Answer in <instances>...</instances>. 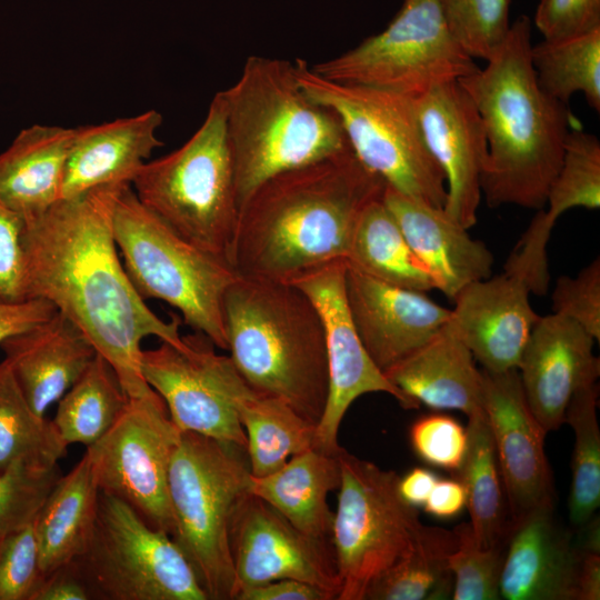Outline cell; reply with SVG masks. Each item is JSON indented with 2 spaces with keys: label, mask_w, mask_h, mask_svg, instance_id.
<instances>
[{
  "label": "cell",
  "mask_w": 600,
  "mask_h": 600,
  "mask_svg": "<svg viewBox=\"0 0 600 600\" xmlns=\"http://www.w3.org/2000/svg\"><path fill=\"white\" fill-rule=\"evenodd\" d=\"M121 186L61 199L24 220V292L27 299L50 301L73 322L112 367L128 398H140L153 391L140 369L142 340L157 337L180 348L183 339L181 318L164 321L152 312L120 261L112 210Z\"/></svg>",
  "instance_id": "obj_1"
},
{
  "label": "cell",
  "mask_w": 600,
  "mask_h": 600,
  "mask_svg": "<svg viewBox=\"0 0 600 600\" xmlns=\"http://www.w3.org/2000/svg\"><path fill=\"white\" fill-rule=\"evenodd\" d=\"M386 188L351 149L281 172L241 209L229 262L239 277L291 283L347 260L361 213Z\"/></svg>",
  "instance_id": "obj_2"
},
{
  "label": "cell",
  "mask_w": 600,
  "mask_h": 600,
  "mask_svg": "<svg viewBox=\"0 0 600 600\" xmlns=\"http://www.w3.org/2000/svg\"><path fill=\"white\" fill-rule=\"evenodd\" d=\"M531 28L529 17L520 16L486 67L459 80L484 124L488 154L481 193L492 208L543 209L573 128L568 104L538 84Z\"/></svg>",
  "instance_id": "obj_3"
},
{
  "label": "cell",
  "mask_w": 600,
  "mask_h": 600,
  "mask_svg": "<svg viewBox=\"0 0 600 600\" xmlns=\"http://www.w3.org/2000/svg\"><path fill=\"white\" fill-rule=\"evenodd\" d=\"M230 358L257 393L282 400L316 426L329 394L321 316L297 286L237 276L223 298Z\"/></svg>",
  "instance_id": "obj_4"
},
{
  "label": "cell",
  "mask_w": 600,
  "mask_h": 600,
  "mask_svg": "<svg viewBox=\"0 0 600 600\" xmlns=\"http://www.w3.org/2000/svg\"><path fill=\"white\" fill-rule=\"evenodd\" d=\"M219 92L239 213L268 179L351 149L338 116L306 94L288 60L250 56Z\"/></svg>",
  "instance_id": "obj_5"
},
{
  "label": "cell",
  "mask_w": 600,
  "mask_h": 600,
  "mask_svg": "<svg viewBox=\"0 0 600 600\" xmlns=\"http://www.w3.org/2000/svg\"><path fill=\"white\" fill-rule=\"evenodd\" d=\"M250 481L244 448L182 431L168 476L171 537L208 599H234L230 526L236 509L250 492Z\"/></svg>",
  "instance_id": "obj_6"
},
{
  "label": "cell",
  "mask_w": 600,
  "mask_h": 600,
  "mask_svg": "<svg viewBox=\"0 0 600 600\" xmlns=\"http://www.w3.org/2000/svg\"><path fill=\"white\" fill-rule=\"evenodd\" d=\"M112 231L139 296L169 303L196 332L227 350L223 298L237 278L229 261L180 237L140 202L130 183L117 192Z\"/></svg>",
  "instance_id": "obj_7"
},
{
  "label": "cell",
  "mask_w": 600,
  "mask_h": 600,
  "mask_svg": "<svg viewBox=\"0 0 600 600\" xmlns=\"http://www.w3.org/2000/svg\"><path fill=\"white\" fill-rule=\"evenodd\" d=\"M131 187L140 202L180 237L229 261L239 208L220 92L191 138L144 162Z\"/></svg>",
  "instance_id": "obj_8"
},
{
  "label": "cell",
  "mask_w": 600,
  "mask_h": 600,
  "mask_svg": "<svg viewBox=\"0 0 600 600\" xmlns=\"http://www.w3.org/2000/svg\"><path fill=\"white\" fill-rule=\"evenodd\" d=\"M294 66L306 94L338 116L352 152L367 168L398 192L443 208L446 177L424 141L414 98L329 80L302 59Z\"/></svg>",
  "instance_id": "obj_9"
},
{
  "label": "cell",
  "mask_w": 600,
  "mask_h": 600,
  "mask_svg": "<svg viewBox=\"0 0 600 600\" xmlns=\"http://www.w3.org/2000/svg\"><path fill=\"white\" fill-rule=\"evenodd\" d=\"M70 564L91 599L208 600L172 537L101 490L87 542Z\"/></svg>",
  "instance_id": "obj_10"
},
{
  "label": "cell",
  "mask_w": 600,
  "mask_h": 600,
  "mask_svg": "<svg viewBox=\"0 0 600 600\" xmlns=\"http://www.w3.org/2000/svg\"><path fill=\"white\" fill-rule=\"evenodd\" d=\"M333 514V546L340 592L337 600H364L370 586L414 546L423 523L418 508L398 490L399 476L346 449Z\"/></svg>",
  "instance_id": "obj_11"
},
{
  "label": "cell",
  "mask_w": 600,
  "mask_h": 600,
  "mask_svg": "<svg viewBox=\"0 0 600 600\" xmlns=\"http://www.w3.org/2000/svg\"><path fill=\"white\" fill-rule=\"evenodd\" d=\"M478 68L451 33L438 0H403L381 32L311 69L342 83L418 98Z\"/></svg>",
  "instance_id": "obj_12"
},
{
  "label": "cell",
  "mask_w": 600,
  "mask_h": 600,
  "mask_svg": "<svg viewBox=\"0 0 600 600\" xmlns=\"http://www.w3.org/2000/svg\"><path fill=\"white\" fill-rule=\"evenodd\" d=\"M181 433L153 390L129 398L111 428L87 447L100 490L122 499L150 526L170 536L168 476Z\"/></svg>",
  "instance_id": "obj_13"
},
{
  "label": "cell",
  "mask_w": 600,
  "mask_h": 600,
  "mask_svg": "<svg viewBox=\"0 0 600 600\" xmlns=\"http://www.w3.org/2000/svg\"><path fill=\"white\" fill-rule=\"evenodd\" d=\"M183 346L162 343L142 350L140 369L146 382L163 399L181 431L201 433L247 450V437L231 402L244 381L229 356L196 332L182 337Z\"/></svg>",
  "instance_id": "obj_14"
},
{
  "label": "cell",
  "mask_w": 600,
  "mask_h": 600,
  "mask_svg": "<svg viewBox=\"0 0 600 600\" xmlns=\"http://www.w3.org/2000/svg\"><path fill=\"white\" fill-rule=\"evenodd\" d=\"M347 260L310 270L291 283L317 307L323 323L329 368V394L316 428V448L337 453L338 432L351 403L370 392L392 396L404 409L419 404L389 381L366 350L350 316L346 297Z\"/></svg>",
  "instance_id": "obj_15"
},
{
  "label": "cell",
  "mask_w": 600,
  "mask_h": 600,
  "mask_svg": "<svg viewBox=\"0 0 600 600\" xmlns=\"http://www.w3.org/2000/svg\"><path fill=\"white\" fill-rule=\"evenodd\" d=\"M230 547L233 600L243 589L281 579L313 584L338 599L341 583L331 538L300 531L250 492L233 513Z\"/></svg>",
  "instance_id": "obj_16"
},
{
  "label": "cell",
  "mask_w": 600,
  "mask_h": 600,
  "mask_svg": "<svg viewBox=\"0 0 600 600\" xmlns=\"http://www.w3.org/2000/svg\"><path fill=\"white\" fill-rule=\"evenodd\" d=\"M414 101L424 141L446 177L443 210L468 230L477 223L482 197L488 154L483 121L459 81L439 84Z\"/></svg>",
  "instance_id": "obj_17"
},
{
  "label": "cell",
  "mask_w": 600,
  "mask_h": 600,
  "mask_svg": "<svg viewBox=\"0 0 600 600\" xmlns=\"http://www.w3.org/2000/svg\"><path fill=\"white\" fill-rule=\"evenodd\" d=\"M483 374V410L493 438L510 521L553 500L547 431L532 414L517 369Z\"/></svg>",
  "instance_id": "obj_18"
},
{
  "label": "cell",
  "mask_w": 600,
  "mask_h": 600,
  "mask_svg": "<svg viewBox=\"0 0 600 600\" xmlns=\"http://www.w3.org/2000/svg\"><path fill=\"white\" fill-rule=\"evenodd\" d=\"M346 297L358 334L383 373L431 340L451 313L423 291L383 282L348 263Z\"/></svg>",
  "instance_id": "obj_19"
},
{
  "label": "cell",
  "mask_w": 600,
  "mask_h": 600,
  "mask_svg": "<svg viewBox=\"0 0 600 600\" xmlns=\"http://www.w3.org/2000/svg\"><path fill=\"white\" fill-rule=\"evenodd\" d=\"M594 342L576 321L553 312L539 316L533 324L517 370L526 401L547 432L564 423L574 392L598 381Z\"/></svg>",
  "instance_id": "obj_20"
},
{
  "label": "cell",
  "mask_w": 600,
  "mask_h": 600,
  "mask_svg": "<svg viewBox=\"0 0 600 600\" xmlns=\"http://www.w3.org/2000/svg\"><path fill=\"white\" fill-rule=\"evenodd\" d=\"M581 552L556 520L553 500L510 521L500 576L506 600H578Z\"/></svg>",
  "instance_id": "obj_21"
},
{
  "label": "cell",
  "mask_w": 600,
  "mask_h": 600,
  "mask_svg": "<svg viewBox=\"0 0 600 600\" xmlns=\"http://www.w3.org/2000/svg\"><path fill=\"white\" fill-rule=\"evenodd\" d=\"M530 291L503 272L474 281L454 298L448 323L489 372L517 369L521 352L539 314Z\"/></svg>",
  "instance_id": "obj_22"
},
{
  "label": "cell",
  "mask_w": 600,
  "mask_h": 600,
  "mask_svg": "<svg viewBox=\"0 0 600 600\" xmlns=\"http://www.w3.org/2000/svg\"><path fill=\"white\" fill-rule=\"evenodd\" d=\"M383 203L428 269L434 289L450 300L468 284L491 277L493 254L481 240L437 208L387 186Z\"/></svg>",
  "instance_id": "obj_23"
},
{
  "label": "cell",
  "mask_w": 600,
  "mask_h": 600,
  "mask_svg": "<svg viewBox=\"0 0 600 600\" xmlns=\"http://www.w3.org/2000/svg\"><path fill=\"white\" fill-rule=\"evenodd\" d=\"M0 348L27 401L39 416L61 399L98 354L83 332L59 311L7 338Z\"/></svg>",
  "instance_id": "obj_24"
},
{
  "label": "cell",
  "mask_w": 600,
  "mask_h": 600,
  "mask_svg": "<svg viewBox=\"0 0 600 600\" xmlns=\"http://www.w3.org/2000/svg\"><path fill=\"white\" fill-rule=\"evenodd\" d=\"M162 121L159 111L148 110L133 117L74 128L62 199L101 187L131 184L152 151L162 146L157 136Z\"/></svg>",
  "instance_id": "obj_25"
},
{
  "label": "cell",
  "mask_w": 600,
  "mask_h": 600,
  "mask_svg": "<svg viewBox=\"0 0 600 600\" xmlns=\"http://www.w3.org/2000/svg\"><path fill=\"white\" fill-rule=\"evenodd\" d=\"M407 397L434 410L467 417L483 410V374L447 322L424 346L384 372Z\"/></svg>",
  "instance_id": "obj_26"
},
{
  "label": "cell",
  "mask_w": 600,
  "mask_h": 600,
  "mask_svg": "<svg viewBox=\"0 0 600 600\" xmlns=\"http://www.w3.org/2000/svg\"><path fill=\"white\" fill-rule=\"evenodd\" d=\"M74 128L32 124L0 153V200L23 221L62 199Z\"/></svg>",
  "instance_id": "obj_27"
},
{
  "label": "cell",
  "mask_w": 600,
  "mask_h": 600,
  "mask_svg": "<svg viewBox=\"0 0 600 600\" xmlns=\"http://www.w3.org/2000/svg\"><path fill=\"white\" fill-rule=\"evenodd\" d=\"M339 451L329 453L312 447L292 456L269 474H251L250 493L271 506L300 531L331 538L334 513L329 508L328 496L340 484Z\"/></svg>",
  "instance_id": "obj_28"
},
{
  "label": "cell",
  "mask_w": 600,
  "mask_h": 600,
  "mask_svg": "<svg viewBox=\"0 0 600 600\" xmlns=\"http://www.w3.org/2000/svg\"><path fill=\"white\" fill-rule=\"evenodd\" d=\"M100 488L91 457L61 476L33 526L43 577L70 563L83 549L97 512Z\"/></svg>",
  "instance_id": "obj_29"
},
{
  "label": "cell",
  "mask_w": 600,
  "mask_h": 600,
  "mask_svg": "<svg viewBox=\"0 0 600 600\" xmlns=\"http://www.w3.org/2000/svg\"><path fill=\"white\" fill-rule=\"evenodd\" d=\"M231 402L247 437L252 476L269 474L314 446L317 426L282 400L257 393L244 381Z\"/></svg>",
  "instance_id": "obj_30"
},
{
  "label": "cell",
  "mask_w": 600,
  "mask_h": 600,
  "mask_svg": "<svg viewBox=\"0 0 600 600\" xmlns=\"http://www.w3.org/2000/svg\"><path fill=\"white\" fill-rule=\"evenodd\" d=\"M347 263L397 287L423 292L434 289L428 269L409 246L382 199L371 202L361 213Z\"/></svg>",
  "instance_id": "obj_31"
},
{
  "label": "cell",
  "mask_w": 600,
  "mask_h": 600,
  "mask_svg": "<svg viewBox=\"0 0 600 600\" xmlns=\"http://www.w3.org/2000/svg\"><path fill=\"white\" fill-rule=\"evenodd\" d=\"M463 462L453 474L464 487L470 527L478 544L489 548L506 541L510 520L493 438L484 410L468 417Z\"/></svg>",
  "instance_id": "obj_32"
},
{
  "label": "cell",
  "mask_w": 600,
  "mask_h": 600,
  "mask_svg": "<svg viewBox=\"0 0 600 600\" xmlns=\"http://www.w3.org/2000/svg\"><path fill=\"white\" fill-rule=\"evenodd\" d=\"M458 544L456 530L424 526L413 548L368 589L364 600H442L452 596L449 556Z\"/></svg>",
  "instance_id": "obj_33"
},
{
  "label": "cell",
  "mask_w": 600,
  "mask_h": 600,
  "mask_svg": "<svg viewBox=\"0 0 600 600\" xmlns=\"http://www.w3.org/2000/svg\"><path fill=\"white\" fill-rule=\"evenodd\" d=\"M129 401L114 370L99 354L61 397L52 423L69 446L89 447L117 421Z\"/></svg>",
  "instance_id": "obj_34"
},
{
  "label": "cell",
  "mask_w": 600,
  "mask_h": 600,
  "mask_svg": "<svg viewBox=\"0 0 600 600\" xmlns=\"http://www.w3.org/2000/svg\"><path fill=\"white\" fill-rule=\"evenodd\" d=\"M530 58L539 87L564 104L581 92L600 111V29L531 46Z\"/></svg>",
  "instance_id": "obj_35"
},
{
  "label": "cell",
  "mask_w": 600,
  "mask_h": 600,
  "mask_svg": "<svg viewBox=\"0 0 600 600\" xmlns=\"http://www.w3.org/2000/svg\"><path fill=\"white\" fill-rule=\"evenodd\" d=\"M68 446L52 421L37 414L4 360L0 362V472L17 460L52 466Z\"/></svg>",
  "instance_id": "obj_36"
},
{
  "label": "cell",
  "mask_w": 600,
  "mask_h": 600,
  "mask_svg": "<svg viewBox=\"0 0 600 600\" xmlns=\"http://www.w3.org/2000/svg\"><path fill=\"white\" fill-rule=\"evenodd\" d=\"M598 397V381L582 386L572 396L564 416V422L574 432L568 511L572 526L577 528L588 521L600 506Z\"/></svg>",
  "instance_id": "obj_37"
},
{
  "label": "cell",
  "mask_w": 600,
  "mask_h": 600,
  "mask_svg": "<svg viewBox=\"0 0 600 600\" xmlns=\"http://www.w3.org/2000/svg\"><path fill=\"white\" fill-rule=\"evenodd\" d=\"M547 217L556 222L566 211L600 207V141L591 133L572 128L564 141L559 170L546 198Z\"/></svg>",
  "instance_id": "obj_38"
},
{
  "label": "cell",
  "mask_w": 600,
  "mask_h": 600,
  "mask_svg": "<svg viewBox=\"0 0 600 600\" xmlns=\"http://www.w3.org/2000/svg\"><path fill=\"white\" fill-rule=\"evenodd\" d=\"M62 476L59 464L17 460L0 472V537L34 522Z\"/></svg>",
  "instance_id": "obj_39"
},
{
  "label": "cell",
  "mask_w": 600,
  "mask_h": 600,
  "mask_svg": "<svg viewBox=\"0 0 600 600\" xmlns=\"http://www.w3.org/2000/svg\"><path fill=\"white\" fill-rule=\"evenodd\" d=\"M446 22L463 50L487 61L506 39L511 0H438Z\"/></svg>",
  "instance_id": "obj_40"
},
{
  "label": "cell",
  "mask_w": 600,
  "mask_h": 600,
  "mask_svg": "<svg viewBox=\"0 0 600 600\" xmlns=\"http://www.w3.org/2000/svg\"><path fill=\"white\" fill-rule=\"evenodd\" d=\"M458 544L449 556L454 600H498L506 541L483 548L474 539L470 523L454 528ZM507 539V538H506Z\"/></svg>",
  "instance_id": "obj_41"
},
{
  "label": "cell",
  "mask_w": 600,
  "mask_h": 600,
  "mask_svg": "<svg viewBox=\"0 0 600 600\" xmlns=\"http://www.w3.org/2000/svg\"><path fill=\"white\" fill-rule=\"evenodd\" d=\"M43 579L33 523L3 537L0 600H30Z\"/></svg>",
  "instance_id": "obj_42"
},
{
  "label": "cell",
  "mask_w": 600,
  "mask_h": 600,
  "mask_svg": "<svg viewBox=\"0 0 600 600\" xmlns=\"http://www.w3.org/2000/svg\"><path fill=\"white\" fill-rule=\"evenodd\" d=\"M411 447L426 463L452 476L460 469L468 443L467 428L448 414L433 413L416 420L409 431Z\"/></svg>",
  "instance_id": "obj_43"
},
{
  "label": "cell",
  "mask_w": 600,
  "mask_h": 600,
  "mask_svg": "<svg viewBox=\"0 0 600 600\" xmlns=\"http://www.w3.org/2000/svg\"><path fill=\"white\" fill-rule=\"evenodd\" d=\"M551 301L553 313L576 321L599 342L600 258L583 267L576 277H559Z\"/></svg>",
  "instance_id": "obj_44"
},
{
  "label": "cell",
  "mask_w": 600,
  "mask_h": 600,
  "mask_svg": "<svg viewBox=\"0 0 600 600\" xmlns=\"http://www.w3.org/2000/svg\"><path fill=\"white\" fill-rule=\"evenodd\" d=\"M554 223L539 209L504 263V272L521 280L530 293L541 296L549 289L546 249Z\"/></svg>",
  "instance_id": "obj_45"
},
{
  "label": "cell",
  "mask_w": 600,
  "mask_h": 600,
  "mask_svg": "<svg viewBox=\"0 0 600 600\" xmlns=\"http://www.w3.org/2000/svg\"><path fill=\"white\" fill-rule=\"evenodd\" d=\"M533 23L549 41L588 33L600 29V0H539Z\"/></svg>",
  "instance_id": "obj_46"
},
{
  "label": "cell",
  "mask_w": 600,
  "mask_h": 600,
  "mask_svg": "<svg viewBox=\"0 0 600 600\" xmlns=\"http://www.w3.org/2000/svg\"><path fill=\"white\" fill-rule=\"evenodd\" d=\"M23 219L0 200V301L21 302L24 292Z\"/></svg>",
  "instance_id": "obj_47"
},
{
  "label": "cell",
  "mask_w": 600,
  "mask_h": 600,
  "mask_svg": "<svg viewBox=\"0 0 600 600\" xmlns=\"http://www.w3.org/2000/svg\"><path fill=\"white\" fill-rule=\"evenodd\" d=\"M57 311L50 301L40 298L21 302L0 301V344L7 338L48 320Z\"/></svg>",
  "instance_id": "obj_48"
},
{
  "label": "cell",
  "mask_w": 600,
  "mask_h": 600,
  "mask_svg": "<svg viewBox=\"0 0 600 600\" xmlns=\"http://www.w3.org/2000/svg\"><path fill=\"white\" fill-rule=\"evenodd\" d=\"M236 600H334L327 591L294 579H281L241 590Z\"/></svg>",
  "instance_id": "obj_49"
},
{
  "label": "cell",
  "mask_w": 600,
  "mask_h": 600,
  "mask_svg": "<svg viewBox=\"0 0 600 600\" xmlns=\"http://www.w3.org/2000/svg\"><path fill=\"white\" fill-rule=\"evenodd\" d=\"M90 594L70 563L43 577L30 600H89Z\"/></svg>",
  "instance_id": "obj_50"
},
{
  "label": "cell",
  "mask_w": 600,
  "mask_h": 600,
  "mask_svg": "<svg viewBox=\"0 0 600 600\" xmlns=\"http://www.w3.org/2000/svg\"><path fill=\"white\" fill-rule=\"evenodd\" d=\"M466 503L464 487L457 478L438 479L422 508L436 518L449 519L457 517Z\"/></svg>",
  "instance_id": "obj_51"
},
{
  "label": "cell",
  "mask_w": 600,
  "mask_h": 600,
  "mask_svg": "<svg viewBox=\"0 0 600 600\" xmlns=\"http://www.w3.org/2000/svg\"><path fill=\"white\" fill-rule=\"evenodd\" d=\"M438 479L432 471L416 467L399 477L398 490L407 503L420 508L423 507Z\"/></svg>",
  "instance_id": "obj_52"
},
{
  "label": "cell",
  "mask_w": 600,
  "mask_h": 600,
  "mask_svg": "<svg viewBox=\"0 0 600 600\" xmlns=\"http://www.w3.org/2000/svg\"><path fill=\"white\" fill-rule=\"evenodd\" d=\"M600 599V553L581 552L578 600Z\"/></svg>",
  "instance_id": "obj_53"
},
{
  "label": "cell",
  "mask_w": 600,
  "mask_h": 600,
  "mask_svg": "<svg viewBox=\"0 0 600 600\" xmlns=\"http://www.w3.org/2000/svg\"><path fill=\"white\" fill-rule=\"evenodd\" d=\"M579 533L574 542L580 552L600 553V522L599 516L593 514L582 526L578 527Z\"/></svg>",
  "instance_id": "obj_54"
},
{
  "label": "cell",
  "mask_w": 600,
  "mask_h": 600,
  "mask_svg": "<svg viewBox=\"0 0 600 600\" xmlns=\"http://www.w3.org/2000/svg\"><path fill=\"white\" fill-rule=\"evenodd\" d=\"M3 537H0V546H1V541H2Z\"/></svg>",
  "instance_id": "obj_55"
}]
</instances>
